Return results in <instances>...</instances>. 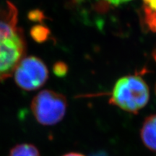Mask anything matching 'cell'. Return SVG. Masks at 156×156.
<instances>
[{"instance_id":"7c38bea8","label":"cell","mask_w":156,"mask_h":156,"mask_svg":"<svg viewBox=\"0 0 156 156\" xmlns=\"http://www.w3.org/2000/svg\"><path fill=\"white\" fill-rule=\"evenodd\" d=\"M104 1L107 2L110 4V5H113L114 6H119L122 4L131 1V0H104Z\"/></svg>"},{"instance_id":"6da1fadb","label":"cell","mask_w":156,"mask_h":156,"mask_svg":"<svg viewBox=\"0 0 156 156\" xmlns=\"http://www.w3.org/2000/svg\"><path fill=\"white\" fill-rule=\"evenodd\" d=\"M25 52L23 31L17 26V9L7 2L5 8L0 10V82L14 73Z\"/></svg>"},{"instance_id":"5b68a950","label":"cell","mask_w":156,"mask_h":156,"mask_svg":"<svg viewBox=\"0 0 156 156\" xmlns=\"http://www.w3.org/2000/svg\"><path fill=\"white\" fill-rule=\"evenodd\" d=\"M140 137L146 147L156 152V114L150 115L144 121L140 129Z\"/></svg>"},{"instance_id":"5bb4252c","label":"cell","mask_w":156,"mask_h":156,"mask_svg":"<svg viewBox=\"0 0 156 156\" xmlns=\"http://www.w3.org/2000/svg\"><path fill=\"white\" fill-rule=\"evenodd\" d=\"M155 94L156 95V83H155Z\"/></svg>"},{"instance_id":"277c9868","label":"cell","mask_w":156,"mask_h":156,"mask_svg":"<svg viewBox=\"0 0 156 156\" xmlns=\"http://www.w3.org/2000/svg\"><path fill=\"white\" fill-rule=\"evenodd\" d=\"M17 86L27 91L40 88L48 78L47 67L36 56L24 57L17 64L14 73Z\"/></svg>"},{"instance_id":"8992f818","label":"cell","mask_w":156,"mask_h":156,"mask_svg":"<svg viewBox=\"0 0 156 156\" xmlns=\"http://www.w3.org/2000/svg\"><path fill=\"white\" fill-rule=\"evenodd\" d=\"M9 156H41L39 150L33 144L22 143L15 145L9 151Z\"/></svg>"},{"instance_id":"4fadbf2b","label":"cell","mask_w":156,"mask_h":156,"mask_svg":"<svg viewBox=\"0 0 156 156\" xmlns=\"http://www.w3.org/2000/svg\"><path fill=\"white\" fill-rule=\"evenodd\" d=\"M62 156H85L83 154L80 153H75V152H71V153H68L63 155Z\"/></svg>"},{"instance_id":"3957f363","label":"cell","mask_w":156,"mask_h":156,"mask_svg":"<svg viewBox=\"0 0 156 156\" xmlns=\"http://www.w3.org/2000/svg\"><path fill=\"white\" fill-rule=\"evenodd\" d=\"M30 108L39 124L52 126L64 119L67 112V101L61 93L51 90H44L34 98Z\"/></svg>"},{"instance_id":"ba28073f","label":"cell","mask_w":156,"mask_h":156,"mask_svg":"<svg viewBox=\"0 0 156 156\" xmlns=\"http://www.w3.org/2000/svg\"><path fill=\"white\" fill-rule=\"evenodd\" d=\"M145 20L150 30L156 34V12L145 8Z\"/></svg>"},{"instance_id":"9c48e42d","label":"cell","mask_w":156,"mask_h":156,"mask_svg":"<svg viewBox=\"0 0 156 156\" xmlns=\"http://www.w3.org/2000/svg\"><path fill=\"white\" fill-rule=\"evenodd\" d=\"M54 73L59 77H63L68 73V66L63 62H58L53 67Z\"/></svg>"},{"instance_id":"7a4b0ae2","label":"cell","mask_w":156,"mask_h":156,"mask_svg":"<svg viewBox=\"0 0 156 156\" xmlns=\"http://www.w3.org/2000/svg\"><path fill=\"white\" fill-rule=\"evenodd\" d=\"M150 91L147 85L139 76L128 75L115 84L109 103L131 114H137L147 104Z\"/></svg>"},{"instance_id":"52a82bcc","label":"cell","mask_w":156,"mask_h":156,"mask_svg":"<svg viewBox=\"0 0 156 156\" xmlns=\"http://www.w3.org/2000/svg\"><path fill=\"white\" fill-rule=\"evenodd\" d=\"M30 35L36 41L42 43L47 40L50 35V31L46 27L43 25H36L31 29Z\"/></svg>"},{"instance_id":"8fae6325","label":"cell","mask_w":156,"mask_h":156,"mask_svg":"<svg viewBox=\"0 0 156 156\" xmlns=\"http://www.w3.org/2000/svg\"><path fill=\"white\" fill-rule=\"evenodd\" d=\"M145 8L156 12V0H142Z\"/></svg>"},{"instance_id":"30bf717a","label":"cell","mask_w":156,"mask_h":156,"mask_svg":"<svg viewBox=\"0 0 156 156\" xmlns=\"http://www.w3.org/2000/svg\"><path fill=\"white\" fill-rule=\"evenodd\" d=\"M29 19L33 21H41L43 19H44V15L42 12L39 10L31 11L28 15Z\"/></svg>"}]
</instances>
